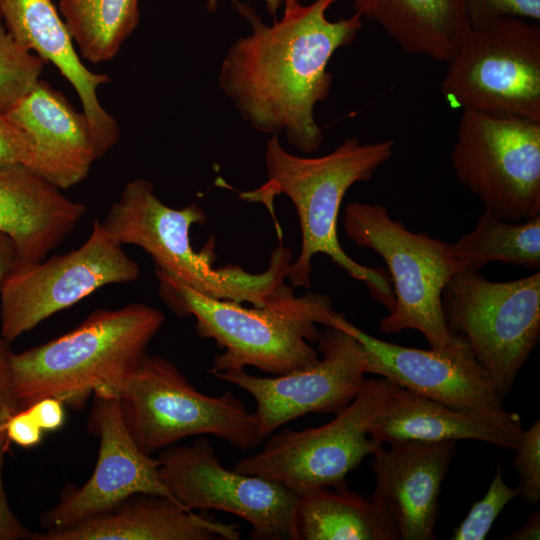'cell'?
Masks as SVG:
<instances>
[{
    "mask_svg": "<svg viewBox=\"0 0 540 540\" xmlns=\"http://www.w3.org/2000/svg\"><path fill=\"white\" fill-rule=\"evenodd\" d=\"M26 409H28L43 431H55L63 425L65 417L63 402L57 398H42L29 405Z\"/></svg>",
    "mask_w": 540,
    "mask_h": 540,
    "instance_id": "e575fe53",
    "label": "cell"
},
{
    "mask_svg": "<svg viewBox=\"0 0 540 540\" xmlns=\"http://www.w3.org/2000/svg\"><path fill=\"white\" fill-rule=\"evenodd\" d=\"M406 53L448 63L471 27L466 0H353Z\"/></svg>",
    "mask_w": 540,
    "mask_h": 540,
    "instance_id": "603a6c76",
    "label": "cell"
},
{
    "mask_svg": "<svg viewBox=\"0 0 540 540\" xmlns=\"http://www.w3.org/2000/svg\"><path fill=\"white\" fill-rule=\"evenodd\" d=\"M95 395L119 400L130 435L147 455L194 435L215 436L241 451L264 440L254 413L234 394L198 391L175 364L159 356L146 354Z\"/></svg>",
    "mask_w": 540,
    "mask_h": 540,
    "instance_id": "8992f818",
    "label": "cell"
},
{
    "mask_svg": "<svg viewBox=\"0 0 540 540\" xmlns=\"http://www.w3.org/2000/svg\"><path fill=\"white\" fill-rule=\"evenodd\" d=\"M524 428L454 409L395 386L391 399L369 429L381 445L399 441H482L503 450H515Z\"/></svg>",
    "mask_w": 540,
    "mask_h": 540,
    "instance_id": "7402d4cb",
    "label": "cell"
},
{
    "mask_svg": "<svg viewBox=\"0 0 540 540\" xmlns=\"http://www.w3.org/2000/svg\"><path fill=\"white\" fill-rule=\"evenodd\" d=\"M44 63L8 32L0 15V114H7L40 80Z\"/></svg>",
    "mask_w": 540,
    "mask_h": 540,
    "instance_id": "4316f807",
    "label": "cell"
},
{
    "mask_svg": "<svg viewBox=\"0 0 540 540\" xmlns=\"http://www.w3.org/2000/svg\"><path fill=\"white\" fill-rule=\"evenodd\" d=\"M396 384L366 379L358 395L331 421L304 430L285 429L234 469L277 481L297 496L346 484L345 478L380 446L369 429L388 405Z\"/></svg>",
    "mask_w": 540,
    "mask_h": 540,
    "instance_id": "30bf717a",
    "label": "cell"
},
{
    "mask_svg": "<svg viewBox=\"0 0 540 540\" xmlns=\"http://www.w3.org/2000/svg\"><path fill=\"white\" fill-rule=\"evenodd\" d=\"M442 307L449 331L467 339L504 400L540 339V272L507 282L455 274Z\"/></svg>",
    "mask_w": 540,
    "mask_h": 540,
    "instance_id": "ba28073f",
    "label": "cell"
},
{
    "mask_svg": "<svg viewBox=\"0 0 540 540\" xmlns=\"http://www.w3.org/2000/svg\"><path fill=\"white\" fill-rule=\"evenodd\" d=\"M455 453L454 441H399L372 454L370 499L394 523L400 540L436 539L441 487Z\"/></svg>",
    "mask_w": 540,
    "mask_h": 540,
    "instance_id": "e0dca14e",
    "label": "cell"
},
{
    "mask_svg": "<svg viewBox=\"0 0 540 540\" xmlns=\"http://www.w3.org/2000/svg\"><path fill=\"white\" fill-rule=\"evenodd\" d=\"M11 353L9 342L0 336V442H9L5 433V424L14 413L20 410L11 385Z\"/></svg>",
    "mask_w": 540,
    "mask_h": 540,
    "instance_id": "1f68e13d",
    "label": "cell"
},
{
    "mask_svg": "<svg viewBox=\"0 0 540 540\" xmlns=\"http://www.w3.org/2000/svg\"><path fill=\"white\" fill-rule=\"evenodd\" d=\"M471 26L499 17L540 20V0H466Z\"/></svg>",
    "mask_w": 540,
    "mask_h": 540,
    "instance_id": "f546056e",
    "label": "cell"
},
{
    "mask_svg": "<svg viewBox=\"0 0 540 540\" xmlns=\"http://www.w3.org/2000/svg\"><path fill=\"white\" fill-rule=\"evenodd\" d=\"M456 274L478 272L500 261L523 268L540 267V216L520 221L503 220L489 211L479 216L476 227L449 244Z\"/></svg>",
    "mask_w": 540,
    "mask_h": 540,
    "instance_id": "d4e9b609",
    "label": "cell"
},
{
    "mask_svg": "<svg viewBox=\"0 0 540 540\" xmlns=\"http://www.w3.org/2000/svg\"><path fill=\"white\" fill-rule=\"evenodd\" d=\"M296 530L298 540H399L386 513L347 484L298 496Z\"/></svg>",
    "mask_w": 540,
    "mask_h": 540,
    "instance_id": "cb8c5ba5",
    "label": "cell"
},
{
    "mask_svg": "<svg viewBox=\"0 0 540 540\" xmlns=\"http://www.w3.org/2000/svg\"><path fill=\"white\" fill-rule=\"evenodd\" d=\"M159 293L181 317L193 316L200 337L213 339L223 352L215 355L211 374L252 366L279 375L315 365L320 353L318 325L333 326L342 314L329 296H296L282 282L261 306L204 295L156 270Z\"/></svg>",
    "mask_w": 540,
    "mask_h": 540,
    "instance_id": "3957f363",
    "label": "cell"
},
{
    "mask_svg": "<svg viewBox=\"0 0 540 540\" xmlns=\"http://www.w3.org/2000/svg\"><path fill=\"white\" fill-rule=\"evenodd\" d=\"M283 3L285 4V10L284 11L291 10V9L295 8L299 4L298 0H284Z\"/></svg>",
    "mask_w": 540,
    "mask_h": 540,
    "instance_id": "f35d334b",
    "label": "cell"
},
{
    "mask_svg": "<svg viewBox=\"0 0 540 540\" xmlns=\"http://www.w3.org/2000/svg\"><path fill=\"white\" fill-rule=\"evenodd\" d=\"M5 115L31 140V171L61 190L86 178L97 160L89 121L60 91L40 79Z\"/></svg>",
    "mask_w": 540,
    "mask_h": 540,
    "instance_id": "d6986e66",
    "label": "cell"
},
{
    "mask_svg": "<svg viewBox=\"0 0 540 540\" xmlns=\"http://www.w3.org/2000/svg\"><path fill=\"white\" fill-rule=\"evenodd\" d=\"M140 0H58L79 55L99 64L112 60L140 22Z\"/></svg>",
    "mask_w": 540,
    "mask_h": 540,
    "instance_id": "484cf974",
    "label": "cell"
},
{
    "mask_svg": "<svg viewBox=\"0 0 540 540\" xmlns=\"http://www.w3.org/2000/svg\"><path fill=\"white\" fill-rule=\"evenodd\" d=\"M85 214L83 203L27 167L0 170V232L13 241L18 263L43 260Z\"/></svg>",
    "mask_w": 540,
    "mask_h": 540,
    "instance_id": "ffe728a7",
    "label": "cell"
},
{
    "mask_svg": "<svg viewBox=\"0 0 540 540\" xmlns=\"http://www.w3.org/2000/svg\"><path fill=\"white\" fill-rule=\"evenodd\" d=\"M267 6V10L269 13H271L273 16H275L276 12L284 2V0H264ZM218 0H207L206 1V8L209 12H215L217 9Z\"/></svg>",
    "mask_w": 540,
    "mask_h": 540,
    "instance_id": "74e56055",
    "label": "cell"
},
{
    "mask_svg": "<svg viewBox=\"0 0 540 540\" xmlns=\"http://www.w3.org/2000/svg\"><path fill=\"white\" fill-rule=\"evenodd\" d=\"M339 0H315L284 11L266 25L247 4L232 0L251 24L252 32L233 43L224 57L219 86L254 129L277 134L304 153L323 141L314 108L331 90L328 63L362 28V17L330 21L326 11Z\"/></svg>",
    "mask_w": 540,
    "mask_h": 540,
    "instance_id": "6da1fadb",
    "label": "cell"
},
{
    "mask_svg": "<svg viewBox=\"0 0 540 540\" xmlns=\"http://www.w3.org/2000/svg\"><path fill=\"white\" fill-rule=\"evenodd\" d=\"M540 512L530 514L525 523L505 537L506 540H538L540 537Z\"/></svg>",
    "mask_w": 540,
    "mask_h": 540,
    "instance_id": "8d00e7d4",
    "label": "cell"
},
{
    "mask_svg": "<svg viewBox=\"0 0 540 540\" xmlns=\"http://www.w3.org/2000/svg\"><path fill=\"white\" fill-rule=\"evenodd\" d=\"M441 92L453 107L540 120V26L517 17L472 25Z\"/></svg>",
    "mask_w": 540,
    "mask_h": 540,
    "instance_id": "9c48e42d",
    "label": "cell"
},
{
    "mask_svg": "<svg viewBox=\"0 0 540 540\" xmlns=\"http://www.w3.org/2000/svg\"><path fill=\"white\" fill-rule=\"evenodd\" d=\"M163 313L143 303L97 309L76 328L10 355L13 394L20 409L53 397L74 406L111 385L145 355Z\"/></svg>",
    "mask_w": 540,
    "mask_h": 540,
    "instance_id": "277c9868",
    "label": "cell"
},
{
    "mask_svg": "<svg viewBox=\"0 0 540 540\" xmlns=\"http://www.w3.org/2000/svg\"><path fill=\"white\" fill-rule=\"evenodd\" d=\"M454 173L486 211L510 222L540 216V120L463 110Z\"/></svg>",
    "mask_w": 540,
    "mask_h": 540,
    "instance_id": "8fae6325",
    "label": "cell"
},
{
    "mask_svg": "<svg viewBox=\"0 0 540 540\" xmlns=\"http://www.w3.org/2000/svg\"><path fill=\"white\" fill-rule=\"evenodd\" d=\"M18 263V256L13 241L0 232V290L8 274Z\"/></svg>",
    "mask_w": 540,
    "mask_h": 540,
    "instance_id": "d590c367",
    "label": "cell"
},
{
    "mask_svg": "<svg viewBox=\"0 0 540 540\" xmlns=\"http://www.w3.org/2000/svg\"><path fill=\"white\" fill-rule=\"evenodd\" d=\"M513 466L518 474V495L529 504L540 499V421L536 419L524 429L515 449Z\"/></svg>",
    "mask_w": 540,
    "mask_h": 540,
    "instance_id": "f1b7e54d",
    "label": "cell"
},
{
    "mask_svg": "<svg viewBox=\"0 0 540 540\" xmlns=\"http://www.w3.org/2000/svg\"><path fill=\"white\" fill-rule=\"evenodd\" d=\"M10 442H0V540L30 539L32 533L12 512L3 485V464Z\"/></svg>",
    "mask_w": 540,
    "mask_h": 540,
    "instance_id": "d6a6232c",
    "label": "cell"
},
{
    "mask_svg": "<svg viewBox=\"0 0 540 540\" xmlns=\"http://www.w3.org/2000/svg\"><path fill=\"white\" fill-rule=\"evenodd\" d=\"M516 496V488L510 487L503 479L498 467L488 490L475 502L465 518L455 528L452 540L485 539L502 509Z\"/></svg>",
    "mask_w": 540,
    "mask_h": 540,
    "instance_id": "83f0119b",
    "label": "cell"
},
{
    "mask_svg": "<svg viewBox=\"0 0 540 540\" xmlns=\"http://www.w3.org/2000/svg\"><path fill=\"white\" fill-rule=\"evenodd\" d=\"M157 459L163 483L185 509L236 515L250 524L253 540H298V496L277 481L225 468L206 438L171 445Z\"/></svg>",
    "mask_w": 540,
    "mask_h": 540,
    "instance_id": "4fadbf2b",
    "label": "cell"
},
{
    "mask_svg": "<svg viewBox=\"0 0 540 540\" xmlns=\"http://www.w3.org/2000/svg\"><path fill=\"white\" fill-rule=\"evenodd\" d=\"M344 230L356 245L373 250L387 265L394 306L381 319L379 330L386 334L417 330L430 348L447 345L453 333L445 321L442 292L456 274L449 243L408 230L383 205L357 201L345 207Z\"/></svg>",
    "mask_w": 540,
    "mask_h": 540,
    "instance_id": "52a82bcc",
    "label": "cell"
},
{
    "mask_svg": "<svg viewBox=\"0 0 540 540\" xmlns=\"http://www.w3.org/2000/svg\"><path fill=\"white\" fill-rule=\"evenodd\" d=\"M393 149V140L361 143L349 138L329 154L308 158L284 150L277 134L267 141V181L240 197L261 202L272 212L277 195H286L294 204L302 242L298 257L288 269L292 286L309 288L312 259L316 254H324L350 276L363 281L376 302L392 310L394 294L388 272L350 258L339 243L337 222L346 192L355 183L369 181L391 158Z\"/></svg>",
    "mask_w": 540,
    "mask_h": 540,
    "instance_id": "7a4b0ae2",
    "label": "cell"
},
{
    "mask_svg": "<svg viewBox=\"0 0 540 540\" xmlns=\"http://www.w3.org/2000/svg\"><path fill=\"white\" fill-rule=\"evenodd\" d=\"M139 274L138 264L96 219L79 248L16 264L0 290V336L11 343L99 288L132 282Z\"/></svg>",
    "mask_w": 540,
    "mask_h": 540,
    "instance_id": "7c38bea8",
    "label": "cell"
},
{
    "mask_svg": "<svg viewBox=\"0 0 540 540\" xmlns=\"http://www.w3.org/2000/svg\"><path fill=\"white\" fill-rule=\"evenodd\" d=\"M32 149L29 136L6 115L0 114V170L17 165L29 169Z\"/></svg>",
    "mask_w": 540,
    "mask_h": 540,
    "instance_id": "4dcf8cb0",
    "label": "cell"
},
{
    "mask_svg": "<svg viewBox=\"0 0 540 540\" xmlns=\"http://www.w3.org/2000/svg\"><path fill=\"white\" fill-rule=\"evenodd\" d=\"M5 433L10 443L31 448L40 443L43 430L25 408L18 410L7 420Z\"/></svg>",
    "mask_w": 540,
    "mask_h": 540,
    "instance_id": "836d02e7",
    "label": "cell"
},
{
    "mask_svg": "<svg viewBox=\"0 0 540 540\" xmlns=\"http://www.w3.org/2000/svg\"><path fill=\"white\" fill-rule=\"evenodd\" d=\"M0 15L20 45L52 63L72 85L89 121L96 159L102 158L120 138L116 119L97 96V89L110 82L109 75L84 65L52 0H0Z\"/></svg>",
    "mask_w": 540,
    "mask_h": 540,
    "instance_id": "ac0fdd59",
    "label": "cell"
},
{
    "mask_svg": "<svg viewBox=\"0 0 540 540\" xmlns=\"http://www.w3.org/2000/svg\"><path fill=\"white\" fill-rule=\"evenodd\" d=\"M206 220L199 205L171 208L157 197L150 181L135 179L127 183L101 224L119 244L142 248L156 270L190 288L217 299L263 305L287 277L291 251L280 244L262 273H249L237 265L216 268L212 240L200 252L191 244V227Z\"/></svg>",
    "mask_w": 540,
    "mask_h": 540,
    "instance_id": "5b68a950",
    "label": "cell"
},
{
    "mask_svg": "<svg viewBox=\"0 0 540 540\" xmlns=\"http://www.w3.org/2000/svg\"><path fill=\"white\" fill-rule=\"evenodd\" d=\"M339 324L363 345L367 374L384 377L451 408L523 427L519 414L504 408L503 399L464 336L453 333L444 347L425 350L374 337L348 321L344 314Z\"/></svg>",
    "mask_w": 540,
    "mask_h": 540,
    "instance_id": "9a60e30c",
    "label": "cell"
},
{
    "mask_svg": "<svg viewBox=\"0 0 540 540\" xmlns=\"http://www.w3.org/2000/svg\"><path fill=\"white\" fill-rule=\"evenodd\" d=\"M95 399L89 425L100 439L96 467L82 487L67 493L46 514L47 530L70 527L137 494L175 500L160 477L158 459L142 452L130 435L119 400L99 395Z\"/></svg>",
    "mask_w": 540,
    "mask_h": 540,
    "instance_id": "2e32d148",
    "label": "cell"
},
{
    "mask_svg": "<svg viewBox=\"0 0 540 540\" xmlns=\"http://www.w3.org/2000/svg\"><path fill=\"white\" fill-rule=\"evenodd\" d=\"M320 331L319 361L308 368L270 377L245 369L212 374L248 392L256 402L253 412L264 439L282 425L308 413H334L344 409L366 382L363 345L339 324Z\"/></svg>",
    "mask_w": 540,
    "mask_h": 540,
    "instance_id": "5bb4252c",
    "label": "cell"
},
{
    "mask_svg": "<svg viewBox=\"0 0 540 540\" xmlns=\"http://www.w3.org/2000/svg\"><path fill=\"white\" fill-rule=\"evenodd\" d=\"M236 524L185 509L173 499L134 495L113 509L31 540H237Z\"/></svg>",
    "mask_w": 540,
    "mask_h": 540,
    "instance_id": "44dd1931",
    "label": "cell"
}]
</instances>
